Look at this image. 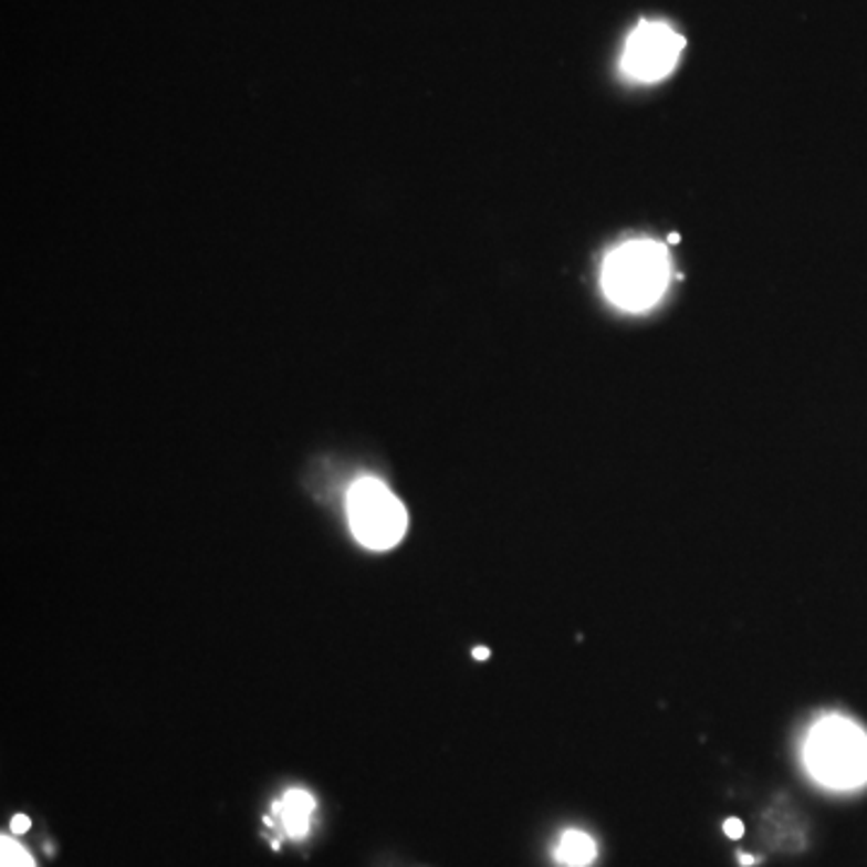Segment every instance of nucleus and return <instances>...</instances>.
<instances>
[{"instance_id":"f257e3e1","label":"nucleus","mask_w":867,"mask_h":867,"mask_svg":"<svg viewBox=\"0 0 867 867\" xmlns=\"http://www.w3.org/2000/svg\"><path fill=\"white\" fill-rule=\"evenodd\" d=\"M807 776L832 793H856L867 785V730L846 713H826L803 742Z\"/></svg>"},{"instance_id":"f03ea898","label":"nucleus","mask_w":867,"mask_h":867,"mask_svg":"<svg viewBox=\"0 0 867 867\" xmlns=\"http://www.w3.org/2000/svg\"><path fill=\"white\" fill-rule=\"evenodd\" d=\"M672 261L658 241L636 239L621 243L607 255L603 268V290L607 300L627 311L656 306L668 292Z\"/></svg>"},{"instance_id":"7ed1b4c3","label":"nucleus","mask_w":867,"mask_h":867,"mask_svg":"<svg viewBox=\"0 0 867 867\" xmlns=\"http://www.w3.org/2000/svg\"><path fill=\"white\" fill-rule=\"evenodd\" d=\"M347 516L352 533L364 547L390 550L408 531V513L400 499L382 480L364 478L347 494Z\"/></svg>"},{"instance_id":"20e7f679","label":"nucleus","mask_w":867,"mask_h":867,"mask_svg":"<svg viewBox=\"0 0 867 867\" xmlns=\"http://www.w3.org/2000/svg\"><path fill=\"white\" fill-rule=\"evenodd\" d=\"M685 51V36L668 22H641L629 34L621 71L639 83H658L668 77Z\"/></svg>"},{"instance_id":"39448f33","label":"nucleus","mask_w":867,"mask_h":867,"mask_svg":"<svg viewBox=\"0 0 867 867\" xmlns=\"http://www.w3.org/2000/svg\"><path fill=\"white\" fill-rule=\"evenodd\" d=\"M275 815L278 822L282 824L284 834L294 842H300L309 834V826H311V815H314L316 809V801L314 795L304 788H292L282 795V801L275 803Z\"/></svg>"},{"instance_id":"423d86ee","label":"nucleus","mask_w":867,"mask_h":867,"mask_svg":"<svg viewBox=\"0 0 867 867\" xmlns=\"http://www.w3.org/2000/svg\"><path fill=\"white\" fill-rule=\"evenodd\" d=\"M598 858V844L584 829H566L554 846V863L560 867H591Z\"/></svg>"},{"instance_id":"0eeeda50","label":"nucleus","mask_w":867,"mask_h":867,"mask_svg":"<svg viewBox=\"0 0 867 867\" xmlns=\"http://www.w3.org/2000/svg\"><path fill=\"white\" fill-rule=\"evenodd\" d=\"M0 867H34V860L18 842L3 836L0 838Z\"/></svg>"},{"instance_id":"6e6552de","label":"nucleus","mask_w":867,"mask_h":867,"mask_svg":"<svg viewBox=\"0 0 867 867\" xmlns=\"http://www.w3.org/2000/svg\"><path fill=\"white\" fill-rule=\"evenodd\" d=\"M30 826H32V822H30V817H27V815H15V817H12V822H10L12 834H24L27 829H30Z\"/></svg>"},{"instance_id":"1a4fd4ad","label":"nucleus","mask_w":867,"mask_h":867,"mask_svg":"<svg viewBox=\"0 0 867 867\" xmlns=\"http://www.w3.org/2000/svg\"><path fill=\"white\" fill-rule=\"evenodd\" d=\"M723 829H725V834H728L730 838H740V836L744 834V824H742L740 819H728V822L723 824Z\"/></svg>"},{"instance_id":"9d476101","label":"nucleus","mask_w":867,"mask_h":867,"mask_svg":"<svg viewBox=\"0 0 867 867\" xmlns=\"http://www.w3.org/2000/svg\"><path fill=\"white\" fill-rule=\"evenodd\" d=\"M472 656L480 658V660H484L487 656H490V650H487V648H476V650H472Z\"/></svg>"},{"instance_id":"9b49d317","label":"nucleus","mask_w":867,"mask_h":867,"mask_svg":"<svg viewBox=\"0 0 867 867\" xmlns=\"http://www.w3.org/2000/svg\"><path fill=\"white\" fill-rule=\"evenodd\" d=\"M740 863H742V865H752L754 858H750V856H740Z\"/></svg>"}]
</instances>
